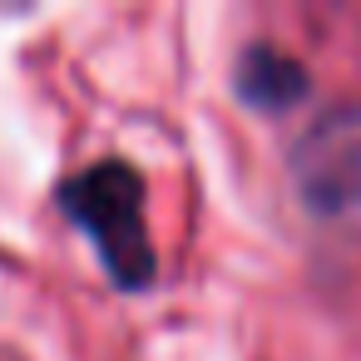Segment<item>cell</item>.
<instances>
[{
	"instance_id": "1",
	"label": "cell",
	"mask_w": 361,
	"mask_h": 361,
	"mask_svg": "<svg viewBox=\"0 0 361 361\" xmlns=\"http://www.w3.org/2000/svg\"><path fill=\"white\" fill-rule=\"evenodd\" d=\"M60 213L90 233L109 282L119 292H144L159 277V252L144 223V173L129 159H99L60 183Z\"/></svg>"
},
{
	"instance_id": "2",
	"label": "cell",
	"mask_w": 361,
	"mask_h": 361,
	"mask_svg": "<svg viewBox=\"0 0 361 361\" xmlns=\"http://www.w3.org/2000/svg\"><path fill=\"white\" fill-rule=\"evenodd\" d=\"M297 173L312 208H351L361 203V124L356 114H336L331 129L312 134L297 149Z\"/></svg>"
},
{
	"instance_id": "3",
	"label": "cell",
	"mask_w": 361,
	"mask_h": 361,
	"mask_svg": "<svg viewBox=\"0 0 361 361\" xmlns=\"http://www.w3.org/2000/svg\"><path fill=\"white\" fill-rule=\"evenodd\" d=\"M233 90L257 114H287L292 104L307 99L312 80H307V70L287 50H277V45H247L238 55V65H233Z\"/></svg>"
}]
</instances>
